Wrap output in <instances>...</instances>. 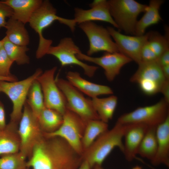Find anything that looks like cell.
<instances>
[{"mask_svg": "<svg viewBox=\"0 0 169 169\" xmlns=\"http://www.w3.org/2000/svg\"><path fill=\"white\" fill-rule=\"evenodd\" d=\"M29 157L27 166L33 169H78L83 161L63 139L44 135Z\"/></svg>", "mask_w": 169, "mask_h": 169, "instance_id": "obj_1", "label": "cell"}, {"mask_svg": "<svg viewBox=\"0 0 169 169\" xmlns=\"http://www.w3.org/2000/svg\"><path fill=\"white\" fill-rule=\"evenodd\" d=\"M55 21L68 26L72 32L74 31L76 24L74 19L58 16L56 9L48 0L43 1L40 6L34 12L29 20L28 23L30 27L38 36L39 43L36 53L37 59H40L46 54L51 46L52 40L45 38L43 32Z\"/></svg>", "mask_w": 169, "mask_h": 169, "instance_id": "obj_2", "label": "cell"}, {"mask_svg": "<svg viewBox=\"0 0 169 169\" xmlns=\"http://www.w3.org/2000/svg\"><path fill=\"white\" fill-rule=\"evenodd\" d=\"M125 129V125L116 122L111 129L100 135L84 151L83 160L88 162L91 169L95 166H101L115 148L118 147L123 152L122 139Z\"/></svg>", "mask_w": 169, "mask_h": 169, "instance_id": "obj_3", "label": "cell"}, {"mask_svg": "<svg viewBox=\"0 0 169 169\" xmlns=\"http://www.w3.org/2000/svg\"><path fill=\"white\" fill-rule=\"evenodd\" d=\"M107 2L110 15L118 29L135 35L138 16L145 12L147 5L134 0H110Z\"/></svg>", "mask_w": 169, "mask_h": 169, "instance_id": "obj_4", "label": "cell"}, {"mask_svg": "<svg viewBox=\"0 0 169 169\" xmlns=\"http://www.w3.org/2000/svg\"><path fill=\"white\" fill-rule=\"evenodd\" d=\"M42 73V69L38 68L32 75L20 81L0 80V92L6 95L13 103V110L10 115L11 121L19 122L30 86Z\"/></svg>", "mask_w": 169, "mask_h": 169, "instance_id": "obj_5", "label": "cell"}, {"mask_svg": "<svg viewBox=\"0 0 169 169\" xmlns=\"http://www.w3.org/2000/svg\"><path fill=\"white\" fill-rule=\"evenodd\" d=\"M23 107L18 132L20 142L19 152L26 158L30 156L34 147L44 137V132L26 101Z\"/></svg>", "mask_w": 169, "mask_h": 169, "instance_id": "obj_6", "label": "cell"}, {"mask_svg": "<svg viewBox=\"0 0 169 169\" xmlns=\"http://www.w3.org/2000/svg\"><path fill=\"white\" fill-rule=\"evenodd\" d=\"M169 104L163 99L156 104L140 107L121 115L116 122L122 124H141L157 127L169 115Z\"/></svg>", "mask_w": 169, "mask_h": 169, "instance_id": "obj_7", "label": "cell"}, {"mask_svg": "<svg viewBox=\"0 0 169 169\" xmlns=\"http://www.w3.org/2000/svg\"><path fill=\"white\" fill-rule=\"evenodd\" d=\"M63 116V122L57 130L51 133H44V135L46 137H59L63 139L82 156L84 151L81 141L86 123L68 109Z\"/></svg>", "mask_w": 169, "mask_h": 169, "instance_id": "obj_8", "label": "cell"}, {"mask_svg": "<svg viewBox=\"0 0 169 169\" xmlns=\"http://www.w3.org/2000/svg\"><path fill=\"white\" fill-rule=\"evenodd\" d=\"M55 80L65 98L68 109L78 115L86 123L90 120H100L91 99L85 98L68 80L59 78Z\"/></svg>", "mask_w": 169, "mask_h": 169, "instance_id": "obj_9", "label": "cell"}, {"mask_svg": "<svg viewBox=\"0 0 169 169\" xmlns=\"http://www.w3.org/2000/svg\"><path fill=\"white\" fill-rule=\"evenodd\" d=\"M57 69V67L55 66L46 70L36 79L42 89L45 107L55 110L63 115L67 109V103L54 79Z\"/></svg>", "mask_w": 169, "mask_h": 169, "instance_id": "obj_10", "label": "cell"}, {"mask_svg": "<svg viewBox=\"0 0 169 169\" xmlns=\"http://www.w3.org/2000/svg\"><path fill=\"white\" fill-rule=\"evenodd\" d=\"M81 52V50L70 37H65L60 40L56 46H51L47 54L55 57L59 61L62 66L69 65H75L81 67L84 74L88 77H93L98 67L89 65L79 59L76 55Z\"/></svg>", "mask_w": 169, "mask_h": 169, "instance_id": "obj_11", "label": "cell"}, {"mask_svg": "<svg viewBox=\"0 0 169 169\" xmlns=\"http://www.w3.org/2000/svg\"><path fill=\"white\" fill-rule=\"evenodd\" d=\"M79 25L89 41V47L87 55L91 56L101 51L110 53L119 52L107 28L92 21L84 22Z\"/></svg>", "mask_w": 169, "mask_h": 169, "instance_id": "obj_12", "label": "cell"}, {"mask_svg": "<svg viewBox=\"0 0 169 169\" xmlns=\"http://www.w3.org/2000/svg\"><path fill=\"white\" fill-rule=\"evenodd\" d=\"M76 56L80 60L91 62L101 67L104 70L107 79L110 82L113 81L120 74L124 66L132 61L130 58L120 52H105L101 56L93 57L81 52Z\"/></svg>", "mask_w": 169, "mask_h": 169, "instance_id": "obj_13", "label": "cell"}, {"mask_svg": "<svg viewBox=\"0 0 169 169\" xmlns=\"http://www.w3.org/2000/svg\"><path fill=\"white\" fill-rule=\"evenodd\" d=\"M110 34L115 41L119 52L138 64L141 62V52L147 41L148 33L141 36L123 34L111 27H107Z\"/></svg>", "mask_w": 169, "mask_h": 169, "instance_id": "obj_14", "label": "cell"}, {"mask_svg": "<svg viewBox=\"0 0 169 169\" xmlns=\"http://www.w3.org/2000/svg\"><path fill=\"white\" fill-rule=\"evenodd\" d=\"M89 6L90 8L87 10L78 8H74L73 19L76 24L99 21L109 23L118 29L117 25L110 15L107 1L94 0Z\"/></svg>", "mask_w": 169, "mask_h": 169, "instance_id": "obj_15", "label": "cell"}, {"mask_svg": "<svg viewBox=\"0 0 169 169\" xmlns=\"http://www.w3.org/2000/svg\"><path fill=\"white\" fill-rule=\"evenodd\" d=\"M125 125L124 153L129 161L135 159L141 141L149 127L141 124H130Z\"/></svg>", "mask_w": 169, "mask_h": 169, "instance_id": "obj_16", "label": "cell"}, {"mask_svg": "<svg viewBox=\"0 0 169 169\" xmlns=\"http://www.w3.org/2000/svg\"><path fill=\"white\" fill-rule=\"evenodd\" d=\"M67 80L81 92L91 98L101 95H111L112 90L109 86L94 83L82 77L76 71H69L66 74Z\"/></svg>", "mask_w": 169, "mask_h": 169, "instance_id": "obj_17", "label": "cell"}, {"mask_svg": "<svg viewBox=\"0 0 169 169\" xmlns=\"http://www.w3.org/2000/svg\"><path fill=\"white\" fill-rule=\"evenodd\" d=\"M157 149L155 156L151 161L154 166L163 164L169 166V115L156 127Z\"/></svg>", "mask_w": 169, "mask_h": 169, "instance_id": "obj_18", "label": "cell"}, {"mask_svg": "<svg viewBox=\"0 0 169 169\" xmlns=\"http://www.w3.org/2000/svg\"><path fill=\"white\" fill-rule=\"evenodd\" d=\"M130 79L132 83L149 82L157 84L161 87L165 79L161 69L157 61L141 62Z\"/></svg>", "mask_w": 169, "mask_h": 169, "instance_id": "obj_19", "label": "cell"}, {"mask_svg": "<svg viewBox=\"0 0 169 169\" xmlns=\"http://www.w3.org/2000/svg\"><path fill=\"white\" fill-rule=\"evenodd\" d=\"M18 124L10 121L4 129L0 130V155L19 151L20 142Z\"/></svg>", "mask_w": 169, "mask_h": 169, "instance_id": "obj_20", "label": "cell"}, {"mask_svg": "<svg viewBox=\"0 0 169 169\" xmlns=\"http://www.w3.org/2000/svg\"><path fill=\"white\" fill-rule=\"evenodd\" d=\"M2 2L9 6L13 10L12 18L25 24L28 23L34 12L42 4L41 0H6Z\"/></svg>", "mask_w": 169, "mask_h": 169, "instance_id": "obj_21", "label": "cell"}, {"mask_svg": "<svg viewBox=\"0 0 169 169\" xmlns=\"http://www.w3.org/2000/svg\"><path fill=\"white\" fill-rule=\"evenodd\" d=\"M164 2L162 0H151L150 1L144 15L137 22L135 27V35H144L147 28L158 23L162 20L159 10Z\"/></svg>", "mask_w": 169, "mask_h": 169, "instance_id": "obj_22", "label": "cell"}, {"mask_svg": "<svg viewBox=\"0 0 169 169\" xmlns=\"http://www.w3.org/2000/svg\"><path fill=\"white\" fill-rule=\"evenodd\" d=\"M5 28L6 36L12 43L20 46H27L30 38L25 24L11 17L7 21Z\"/></svg>", "mask_w": 169, "mask_h": 169, "instance_id": "obj_23", "label": "cell"}, {"mask_svg": "<svg viewBox=\"0 0 169 169\" xmlns=\"http://www.w3.org/2000/svg\"><path fill=\"white\" fill-rule=\"evenodd\" d=\"M91 100L100 120L107 123L113 117L118 103L117 97L112 95L106 98L96 97Z\"/></svg>", "mask_w": 169, "mask_h": 169, "instance_id": "obj_24", "label": "cell"}, {"mask_svg": "<svg viewBox=\"0 0 169 169\" xmlns=\"http://www.w3.org/2000/svg\"><path fill=\"white\" fill-rule=\"evenodd\" d=\"M37 118L42 131L45 133L56 131L61 126L63 121L62 115L45 107Z\"/></svg>", "mask_w": 169, "mask_h": 169, "instance_id": "obj_25", "label": "cell"}, {"mask_svg": "<svg viewBox=\"0 0 169 169\" xmlns=\"http://www.w3.org/2000/svg\"><path fill=\"white\" fill-rule=\"evenodd\" d=\"M108 130L107 123L100 120L88 121L81 141L84 151L87 149L100 135Z\"/></svg>", "mask_w": 169, "mask_h": 169, "instance_id": "obj_26", "label": "cell"}, {"mask_svg": "<svg viewBox=\"0 0 169 169\" xmlns=\"http://www.w3.org/2000/svg\"><path fill=\"white\" fill-rule=\"evenodd\" d=\"M156 127H149L139 147L137 154L152 161L154 158L157 149L156 135Z\"/></svg>", "mask_w": 169, "mask_h": 169, "instance_id": "obj_27", "label": "cell"}, {"mask_svg": "<svg viewBox=\"0 0 169 169\" xmlns=\"http://www.w3.org/2000/svg\"><path fill=\"white\" fill-rule=\"evenodd\" d=\"M147 39L143 47L147 49L157 58L167 49L169 48L168 32L163 36L156 32H148Z\"/></svg>", "mask_w": 169, "mask_h": 169, "instance_id": "obj_28", "label": "cell"}, {"mask_svg": "<svg viewBox=\"0 0 169 169\" xmlns=\"http://www.w3.org/2000/svg\"><path fill=\"white\" fill-rule=\"evenodd\" d=\"M2 40L3 47L11 60L19 65L29 64L30 59L26 54L29 49L27 46L13 44L8 40L6 36Z\"/></svg>", "mask_w": 169, "mask_h": 169, "instance_id": "obj_29", "label": "cell"}, {"mask_svg": "<svg viewBox=\"0 0 169 169\" xmlns=\"http://www.w3.org/2000/svg\"><path fill=\"white\" fill-rule=\"evenodd\" d=\"M26 102L37 117L45 107L42 89L37 79L34 81L30 86Z\"/></svg>", "mask_w": 169, "mask_h": 169, "instance_id": "obj_30", "label": "cell"}, {"mask_svg": "<svg viewBox=\"0 0 169 169\" xmlns=\"http://www.w3.org/2000/svg\"><path fill=\"white\" fill-rule=\"evenodd\" d=\"M26 159L19 151L4 155L0 158V169H24L27 167Z\"/></svg>", "mask_w": 169, "mask_h": 169, "instance_id": "obj_31", "label": "cell"}, {"mask_svg": "<svg viewBox=\"0 0 169 169\" xmlns=\"http://www.w3.org/2000/svg\"><path fill=\"white\" fill-rule=\"evenodd\" d=\"M13 63L7 54L3 45L0 48V76L8 77L13 75L10 72Z\"/></svg>", "mask_w": 169, "mask_h": 169, "instance_id": "obj_32", "label": "cell"}, {"mask_svg": "<svg viewBox=\"0 0 169 169\" xmlns=\"http://www.w3.org/2000/svg\"><path fill=\"white\" fill-rule=\"evenodd\" d=\"M13 14V10L9 6L0 1V29L5 27L6 18H11Z\"/></svg>", "mask_w": 169, "mask_h": 169, "instance_id": "obj_33", "label": "cell"}, {"mask_svg": "<svg viewBox=\"0 0 169 169\" xmlns=\"http://www.w3.org/2000/svg\"><path fill=\"white\" fill-rule=\"evenodd\" d=\"M157 61L161 67L169 65V48L164 52Z\"/></svg>", "mask_w": 169, "mask_h": 169, "instance_id": "obj_34", "label": "cell"}, {"mask_svg": "<svg viewBox=\"0 0 169 169\" xmlns=\"http://www.w3.org/2000/svg\"><path fill=\"white\" fill-rule=\"evenodd\" d=\"M160 92L164 96V100L169 104V80H166L162 84Z\"/></svg>", "mask_w": 169, "mask_h": 169, "instance_id": "obj_35", "label": "cell"}, {"mask_svg": "<svg viewBox=\"0 0 169 169\" xmlns=\"http://www.w3.org/2000/svg\"><path fill=\"white\" fill-rule=\"evenodd\" d=\"M6 125L4 105L3 103L0 101V130L4 129Z\"/></svg>", "mask_w": 169, "mask_h": 169, "instance_id": "obj_36", "label": "cell"}, {"mask_svg": "<svg viewBox=\"0 0 169 169\" xmlns=\"http://www.w3.org/2000/svg\"><path fill=\"white\" fill-rule=\"evenodd\" d=\"M163 75L166 80H169V65L161 67Z\"/></svg>", "mask_w": 169, "mask_h": 169, "instance_id": "obj_37", "label": "cell"}, {"mask_svg": "<svg viewBox=\"0 0 169 169\" xmlns=\"http://www.w3.org/2000/svg\"><path fill=\"white\" fill-rule=\"evenodd\" d=\"M18 79L15 76L13 75L10 77H5L0 76V80H3L9 82H14L18 81Z\"/></svg>", "mask_w": 169, "mask_h": 169, "instance_id": "obj_38", "label": "cell"}, {"mask_svg": "<svg viewBox=\"0 0 169 169\" xmlns=\"http://www.w3.org/2000/svg\"><path fill=\"white\" fill-rule=\"evenodd\" d=\"M78 169H91V168L88 162L85 160H83Z\"/></svg>", "mask_w": 169, "mask_h": 169, "instance_id": "obj_39", "label": "cell"}, {"mask_svg": "<svg viewBox=\"0 0 169 169\" xmlns=\"http://www.w3.org/2000/svg\"><path fill=\"white\" fill-rule=\"evenodd\" d=\"M93 169H104L101 166L96 165L94 167Z\"/></svg>", "mask_w": 169, "mask_h": 169, "instance_id": "obj_40", "label": "cell"}, {"mask_svg": "<svg viewBox=\"0 0 169 169\" xmlns=\"http://www.w3.org/2000/svg\"><path fill=\"white\" fill-rule=\"evenodd\" d=\"M132 169H142V167L138 166H136L133 167Z\"/></svg>", "mask_w": 169, "mask_h": 169, "instance_id": "obj_41", "label": "cell"}, {"mask_svg": "<svg viewBox=\"0 0 169 169\" xmlns=\"http://www.w3.org/2000/svg\"><path fill=\"white\" fill-rule=\"evenodd\" d=\"M3 45V42L2 40H0V48Z\"/></svg>", "mask_w": 169, "mask_h": 169, "instance_id": "obj_42", "label": "cell"}, {"mask_svg": "<svg viewBox=\"0 0 169 169\" xmlns=\"http://www.w3.org/2000/svg\"><path fill=\"white\" fill-rule=\"evenodd\" d=\"M24 169H28V168L27 167V168H24Z\"/></svg>", "mask_w": 169, "mask_h": 169, "instance_id": "obj_43", "label": "cell"}]
</instances>
